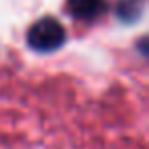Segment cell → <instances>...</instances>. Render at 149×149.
<instances>
[{
  "label": "cell",
  "instance_id": "cell-1",
  "mask_svg": "<svg viewBox=\"0 0 149 149\" xmlns=\"http://www.w3.org/2000/svg\"><path fill=\"white\" fill-rule=\"evenodd\" d=\"M27 43L37 53H51L57 51L65 43V29L57 19L43 17L31 25L27 33Z\"/></svg>",
  "mask_w": 149,
  "mask_h": 149
},
{
  "label": "cell",
  "instance_id": "cell-2",
  "mask_svg": "<svg viewBox=\"0 0 149 149\" xmlns=\"http://www.w3.org/2000/svg\"><path fill=\"white\" fill-rule=\"evenodd\" d=\"M68 10L78 21H92L106 10V0H68Z\"/></svg>",
  "mask_w": 149,
  "mask_h": 149
}]
</instances>
